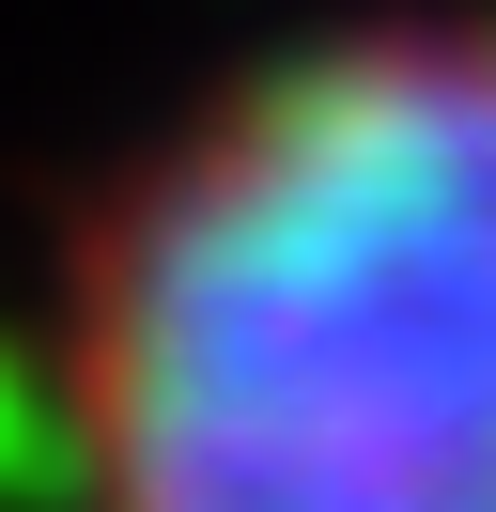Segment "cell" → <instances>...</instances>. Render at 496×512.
<instances>
[{"label": "cell", "mask_w": 496, "mask_h": 512, "mask_svg": "<svg viewBox=\"0 0 496 512\" xmlns=\"http://www.w3.org/2000/svg\"><path fill=\"white\" fill-rule=\"evenodd\" d=\"M62 512H496V0H357L171 94L47 233Z\"/></svg>", "instance_id": "obj_1"}]
</instances>
